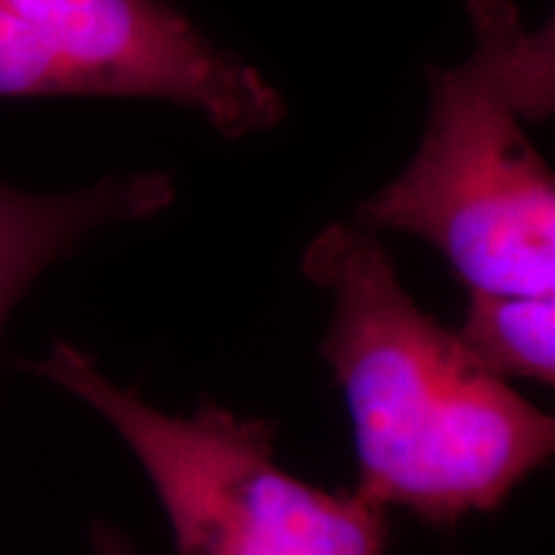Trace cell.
Returning <instances> with one entry per match:
<instances>
[{"label": "cell", "instance_id": "3957f363", "mask_svg": "<svg viewBox=\"0 0 555 555\" xmlns=\"http://www.w3.org/2000/svg\"><path fill=\"white\" fill-rule=\"evenodd\" d=\"M34 373L95 409L155 486L178 555H386V506L330 494L273 461L275 427L217 404L168 416L54 343Z\"/></svg>", "mask_w": 555, "mask_h": 555}, {"label": "cell", "instance_id": "5b68a950", "mask_svg": "<svg viewBox=\"0 0 555 555\" xmlns=\"http://www.w3.org/2000/svg\"><path fill=\"white\" fill-rule=\"evenodd\" d=\"M172 196L168 172L116 176L54 196L0 183V330L41 270L67 258L99 229L163 211Z\"/></svg>", "mask_w": 555, "mask_h": 555}, {"label": "cell", "instance_id": "8992f818", "mask_svg": "<svg viewBox=\"0 0 555 555\" xmlns=\"http://www.w3.org/2000/svg\"><path fill=\"white\" fill-rule=\"evenodd\" d=\"M455 335L470 358L496 378L555 384L553 294L470 291L466 322Z\"/></svg>", "mask_w": 555, "mask_h": 555}, {"label": "cell", "instance_id": "7a4b0ae2", "mask_svg": "<svg viewBox=\"0 0 555 555\" xmlns=\"http://www.w3.org/2000/svg\"><path fill=\"white\" fill-rule=\"evenodd\" d=\"M468 9L474 57L435 75L420 150L360 224L427 240L470 291L555 294V185L519 124L553 111V31L509 0Z\"/></svg>", "mask_w": 555, "mask_h": 555}, {"label": "cell", "instance_id": "52a82bcc", "mask_svg": "<svg viewBox=\"0 0 555 555\" xmlns=\"http://www.w3.org/2000/svg\"><path fill=\"white\" fill-rule=\"evenodd\" d=\"M90 547H93V555H139L134 545L124 538V532L108 522L90 527Z\"/></svg>", "mask_w": 555, "mask_h": 555}, {"label": "cell", "instance_id": "6da1fadb", "mask_svg": "<svg viewBox=\"0 0 555 555\" xmlns=\"http://www.w3.org/2000/svg\"><path fill=\"white\" fill-rule=\"evenodd\" d=\"M304 273L335 298L322 358L356 429L358 494L455 525L496 509L551 461L553 416L416 307L373 229L327 227Z\"/></svg>", "mask_w": 555, "mask_h": 555}, {"label": "cell", "instance_id": "277c9868", "mask_svg": "<svg viewBox=\"0 0 555 555\" xmlns=\"http://www.w3.org/2000/svg\"><path fill=\"white\" fill-rule=\"evenodd\" d=\"M44 95L183 103L232 139L283 119L258 69L165 0H0V99Z\"/></svg>", "mask_w": 555, "mask_h": 555}]
</instances>
